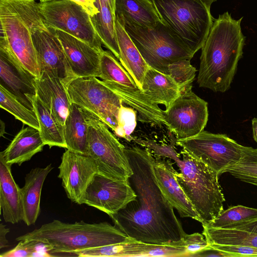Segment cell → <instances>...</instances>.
Wrapping results in <instances>:
<instances>
[{
  "label": "cell",
  "instance_id": "8d00e7d4",
  "mask_svg": "<svg viewBox=\"0 0 257 257\" xmlns=\"http://www.w3.org/2000/svg\"><path fill=\"white\" fill-rule=\"evenodd\" d=\"M137 111L131 107L121 106L117 117V127L114 132L119 137L130 141L137 125Z\"/></svg>",
  "mask_w": 257,
  "mask_h": 257
},
{
  "label": "cell",
  "instance_id": "f1b7e54d",
  "mask_svg": "<svg viewBox=\"0 0 257 257\" xmlns=\"http://www.w3.org/2000/svg\"><path fill=\"white\" fill-rule=\"evenodd\" d=\"M98 13L91 20L102 45L119 60V51L115 29L114 13L104 0H95Z\"/></svg>",
  "mask_w": 257,
  "mask_h": 257
},
{
  "label": "cell",
  "instance_id": "60d3db41",
  "mask_svg": "<svg viewBox=\"0 0 257 257\" xmlns=\"http://www.w3.org/2000/svg\"><path fill=\"white\" fill-rule=\"evenodd\" d=\"M213 248L234 254L236 257H257V247L242 245L209 244Z\"/></svg>",
  "mask_w": 257,
  "mask_h": 257
},
{
  "label": "cell",
  "instance_id": "7bdbcfd3",
  "mask_svg": "<svg viewBox=\"0 0 257 257\" xmlns=\"http://www.w3.org/2000/svg\"><path fill=\"white\" fill-rule=\"evenodd\" d=\"M225 228H235L257 233V218L233 224Z\"/></svg>",
  "mask_w": 257,
  "mask_h": 257
},
{
  "label": "cell",
  "instance_id": "52a82bcc",
  "mask_svg": "<svg viewBox=\"0 0 257 257\" xmlns=\"http://www.w3.org/2000/svg\"><path fill=\"white\" fill-rule=\"evenodd\" d=\"M120 25L148 65L160 72L168 74L170 64L182 59L191 60L194 55L162 22L152 27L127 23Z\"/></svg>",
  "mask_w": 257,
  "mask_h": 257
},
{
  "label": "cell",
  "instance_id": "74e56055",
  "mask_svg": "<svg viewBox=\"0 0 257 257\" xmlns=\"http://www.w3.org/2000/svg\"><path fill=\"white\" fill-rule=\"evenodd\" d=\"M187 255L183 240L164 244H156L147 256H181Z\"/></svg>",
  "mask_w": 257,
  "mask_h": 257
},
{
  "label": "cell",
  "instance_id": "ab89813d",
  "mask_svg": "<svg viewBox=\"0 0 257 257\" xmlns=\"http://www.w3.org/2000/svg\"><path fill=\"white\" fill-rule=\"evenodd\" d=\"M204 236L203 234L194 233L191 234H186L182 238L187 250V256H190L193 254L206 248L209 245Z\"/></svg>",
  "mask_w": 257,
  "mask_h": 257
},
{
  "label": "cell",
  "instance_id": "b9f144b4",
  "mask_svg": "<svg viewBox=\"0 0 257 257\" xmlns=\"http://www.w3.org/2000/svg\"><path fill=\"white\" fill-rule=\"evenodd\" d=\"M190 256L236 257L234 254L215 249L210 245Z\"/></svg>",
  "mask_w": 257,
  "mask_h": 257
},
{
  "label": "cell",
  "instance_id": "83f0119b",
  "mask_svg": "<svg viewBox=\"0 0 257 257\" xmlns=\"http://www.w3.org/2000/svg\"><path fill=\"white\" fill-rule=\"evenodd\" d=\"M32 102L39 123L40 133L45 145L50 148L56 146L66 148L64 125L37 95Z\"/></svg>",
  "mask_w": 257,
  "mask_h": 257
},
{
  "label": "cell",
  "instance_id": "1f68e13d",
  "mask_svg": "<svg viewBox=\"0 0 257 257\" xmlns=\"http://www.w3.org/2000/svg\"><path fill=\"white\" fill-rule=\"evenodd\" d=\"M102 81L115 83L131 88L138 87L135 81L110 51L101 53L100 75Z\"/></svg>",
  "mask_w": 257,
  "mask_h": 257
},
{
  "label": "cell",
  "instance_id": "5b68a950",
  "mask_svg": "<svg viewBox=\"0 0 257 257\" xmlns=\"http://www.w3.org/2000/svg\"><path fill=\"white\" fill-rule=\"evenodd\" d=\"M1 36L23 66L36 78L41 72L32 32L47 27L34 0H0Z\"/></svg>",
  "mask_w": 257,
  "mask_h": 257
},
{
  "label": "cell",
  "instance_id": "277c9868",
  "mask_svg": "<svg viewBox=\"0 0 257 257\" xmlns=\"http://www.w3.org/2000/svg\"><path fill=\"white\" fill-rule=\"evenodd\" d=\"M16 239L33 240L47 244L52 256L55 253L68 255L75 251L135 240L107 222L88 223L80 221L69 223L58 220L44 224Z\"/></svg>",
  "mask_w": 257,
  "mask_h": 257
},
{
  "label": "cell",
  "instance_id": "836d02e7",
  "mask_svg": "<svg viewBox=\"0 0 257 257\" xmlns=\"http://www.w3.org/2000/svg\"><path fill=\"white\" fill-rule=\"evenodd\" d=\"M234 177L257 186V148L244 146L243 155L240 161L225 169Z\"/></svg>",
  "mask_w": 257,
  "mask_h": 257
},
{
  "label": "cell",
  "instance_id": "cb8c5ba5",
  "mask_svg": "<svg viewBox=\"0 0 257 257\" xmlns=\"http://www.w3.org/2000/svg\"><path fill=\"white\" fill-rule=\"evenodd\" d=\"M45 145L39 130L28 125L23 127L0 154L8 164L21 166L41 152Z\"/></svg>",
  "mask_w": 257,
  "mask_h": 257
},
{
  "label": "cell",
  "instance_id": "484cf974",
  "mask_svg": "<svg viewBox=\"0 0 257 257\" xmlns=\"http://www.w3.org/2000/svg\"><path fill=\"white\" fill-rule=\"evenodd\" d=\"M114 17L120 24L127 23L143 27L161 22L151 0H115Z\"/></svg>",
  "mask_w": 257,
  "mask_h": 257
},
{
  "label": "cell",
  "instance_id": "ac0fdd59",
  "mask_svg": "<svg viewBox=\"0 0 257 257\" xmlns=\"http://www.w3.org/2000/svg\"><path fill=\"white\" fill-rule=\"evenodd\" d=\"M154 169L158 185L164 195L181 217H189L200 223L201 220L177 182L173 164L164 158H156Z\"/></svg>",
  "mask_w": 257,
  "mask_h": 257
},
{
  "label": "cell",
  "instance_id": "3957f363",
  "mask_svg": "<svg viewBox=\"0 0 257 257\" xmlns=\"http://www.w3.org/2000/svg\"><path fill=\"white\" fill-rule=\"evenodd\" d=\"M140 143L159 157L169 158L176 163L180 172L175 171V179L199 215L202 225L223 210L225 199L215 171L183 149L181 159L171 146L152 141H141Z\"/></svg>",
  "mask_w": 257,
  "mask_h": 257
},
{
  "label": "cell",
  "instance_id": "d6986e66",
  "mask_svg": "<svg viewBox=\"0 0 257 257\" xmlns=\"http://www.w3.org/2000/svg\"><path fill=\"white\" fill-rule=\"evenodd\" d=\"M35 87L36 95L64 125L71 102L61 80L50 72L43 71L36 78Z\"/></svg>",
  "mask_w": 257,
  "mask_h": 257
},
{
  "label": "cell",
  "instance_id": "4fadbf2b",
  "mask_svg": "<svg viewBox=\"0 0 257 257\" xmlns=\"http://www.w3.org/2000/svg\"><path fill=\"white\" fill-rule=\"evenodd\" d=\"M136 197L128 180H114L97 173L85 191L82 204L94 207L110 216Z\"/></svg>",
  "mask_w": 257,
  "mask_h": 257
},
{
  "label": "cell",
  "instance_id": "4dcf8cb0",
  "mask_svg": "<svg viewBox=\"0 0 257 257\" xmlns=\"http://www.w3.org/2000/svg\"><path fill=\"white\" fill-rule=\"evenodd\" d=\"M202 226V234L209 244L242 245L257 247V233L235 228Z\"/></svg>",
  "mask_w": 257,
  "mask_h": 257
},
{
  "label": "cell",
  "instance_id": "603a6c76",
  "mask_svg": "<svg viewBox=\"0 0 257 257\" xmlns=\"http://www.w3.org/2000/svg\"><path fill=\"white\" fill-rule=\"evenodd\" d=\"M53 169L51 164L45 168L37 167L31 169L25 176V184L21 189L23 209V221L28 226L35 224L39 217L43 184Z\"/></svg>",
  "mask_w": 257,
  "mask_h": 257
},
{
  "label": "cell",
  "instance_id": "f546056e",
  "mask_svg": "<svg viewBox=\"0 0 257 257\" xmlns=\"http://www.w3.org/2000/svg\"><path fill=\"white\" fill-rule=\"evenodd\" d=\"M156 245L134 240L75 251L70 254L79 257L147 256Z\"/></svg>",
  "mask_w": 257,
  "mask_h": 257
},
{
  "label": "cell",
  "instance_id": "ee69618b",
  "mask_svg": "<svg viewBox=\"0 0 257 257\" xmlns=\"http://www.w3.org/2000/svg\"><path fill=\"white\" fill-rule=\"evenodd\" d=\"M81 6L93 17L98 13V9L95 6V0H71Z\"/></svg>",
  "mask_w": 257,
  "mask_h": 257
},
{
  "label": "cell",
  "instance_id": "8fae6325",
  "mask_svg": "<svg viewBox=\"0 0 257 257\" xmlns=\"http://www.w3.org/2000/svg\"><path fill=\"white\" fill-rule=\"evenodd\" d=\"M176 143L215 171L218 176L240 161L244 147L225 134L205 131L193 137L177 140Z\"/></svg>",
  "mask_w": 257,
  "mask_h": 257
},
{
  "label": "cell",
  "instance_id": "ba28073f",
  "mask_svg": "<svg viewBox=\"0 0 257 257\" xmlns=\"http://www.w3.org/2000/svg\"><path fill=\"white\" fill-rule=\"evenodd\" d=\"M83 109L88 125L87 155L94 161L97 173L112 179L127 180L133 172L125 148L103 122Z\"/></svg>",
  "mask_w": 257,
  "mask_h": 257
},
{
  "label": "cell",
  "instance_id": "4316f807",
  "mask_svg": "<svg viewBox=\"0 0 257 257\" xmlns=\"http://www.w3.org/2000/svg\"><path fill=\"white\" fill-rule=\"evenodd\" d=\"M64 126L66 149L87 155L88 125L84 110L71 103Z\"/></svg>",
  "mask_w": 257,
  "mask_h": 257
},
{
  "label": "cell",
  "instance_id": "9c48e42d",
  "mask_svg": "<svg viewBox=\"0 0 257 257\" xmlns=\"http://www.w3.org/2000/svg\"><path fill=\"white\" fill-rule=\"evenodd\" d=\"M65 87L71 103L88 111L114 132L122 101L96 77H75Z\"/></svg>",
  "mask_w": 257,
  "mask_h": 257
},
{
  "label": "cell",
  "instance_id": "7a4b0ae2",
  "mask_svg": "<svg viewBox=\"0 0 257 257\" xmlns=\"http://www.w3.org/2000/svg\"><path fill=\"white\" fill-rule=\"evenodd\" d=\"M242 18L234 19L227 12L213 21L201 48L197 81L199 87L221 92L229 89L243 54Z\"/></svg>",
  "mask_w": 257,
  "mask_h": 257
},
{
  "label": "cell",
  "instance_id": "9a60e30c",
  "mask_svg": "<svg viewBox=\"0 0 257 257\" xmlns=\"http://www.w3.org/2000/svg\"><path fill=\"white\" fill-rule=\"evenodd\" d=\"M58 178L62 180L67 197L72 202L82 204L85 191L98 172L94 161L88 155L67 150L58 167Z\"/></svg>",
  "mask_w": 257,
  "mask_h": 257
},
{
  "label": "cell",
  "instance_id": "ffe728a7",
  "mask_svg": "<svg viewBox=\"0 0 257 257\" xmlns=\"http://www.w3.org/2000/svg\"><path fill=\"white\" fill-rule=\"evenodd\" d=\"M12 165L0 154V206L6 222L12 224L23 221L21 189L14 179Z\"/></svg>",
  "mask_w": 257,
  "mask_h": 257
},
{
  "label": "cell",
  "instance_id": "6da1fadb",
  "mask_svg": "<svg viewBox=\"0 0 257 257\" xmlns=\"http://www.w3.org/2000/svg\"><path fill=\"white\" fill-rule=\"evenodd\" d=\"M125 153L133 172L127 180L136 197L109 216L114 225L137 241L164 244L181 240L186 233L158 185L155 158L139 147L125 148Z\"/></svg>",
  "mask_w": 257,
  "mask_h": 257
},
{
  "label": "cell",
  "instance_id": "2e32d148",
  "mask_svg": "<svg viewBox=\"0 0 257 257\" xmlns=\"http://www.w3.org/2000/svg\"><path fill=\"white\" fill-rule=\"evenodd\" d=\"M32 39L41 73L47 71L59 77L65 85L75 78L56 34V29L48 27L32 32Z\"/></svg>",
  "mask_w": 257,
  "mask_h": 257
},
{
  "label": "cell",
  "instance_id": "44dd1931",
  "mask_svg": "<svg viewBox=\"0 0 257 257\" xmlns=\"http://www.w3.org/2000/svg\"><path fill=\"white\" fill-rule=\"evenodd\" d=\"M103 82L119 96L123 103L138 112V119L140 121L154 126L165 125L167 127L165 110L153 105L147 99L142 90L138 87H124L115 83Z\"/></svg>",
  "mask_w": 257,
  "mask_h": 257
},
{
  "label": "cell",
  "instance_id": "d6a6232c",
  "mask_svg": "<svg viewBox=\"0 0 257 257\" xmlns=\"http://www.w3.org/2000/svg\"><path fill=\"white\" fill-rule=\"evenodd\" d=\"M0 106L23 123L40 130L34 110L26 107L2 85H0Z\"/></svg>",
  "mask_w": 257,
  "mask_h": 257
},
{
  "label": "cell",
  "instance_id": "e575fe53",
  "mask_svg": "<svg viewBox=\"0 0 257 257\" xmlns=\"http://www.w3.org/2000/svg\"><path fill=\"white\" fill-rule=\"evenodd\" d=\"M255 218H257V209L237 205L223 210L210 222L202 226L215 228H225L233 224Z\"/></svg>",
  "mask_w": 257,
  "mask_h": 257
},
{
  "label": "cell",
  "instance_id": "7c38bea8",
  "mask_svg": "<svg viewBox=\"0 0 257 257\" xmlns=\"http://www.w3.org/2000/svg\"><path fill=\"white\" fill-rule=\"evenodd\" d=\"M165 112L167 127L177 140L197 135L204 131L208 119L207 102L192 90L181 93Z\"/></svg>",
  "mask_w": 257,
  "mask_h": 257
},
{
  "label": "cell",
  "instance_id": "5bb4252c",
  "mask_svg": "<svg viewBox=\"0 0 257 257\" xmlns=\"http://www.w3.org/2000/svg\"><path fill=\"white\" fill-rule=\"evenodd\" d=\"M0 85L12 93L24 105L34 110L36 95V77L22 64L6 40L0 37Z\"/></svg>",
  "mask_w": 257,
  "mask_h": 257
},
{
  "label": "cell",
  "instance_id": "7402d4cb",
  "mask_svg": "<svg viewBox=\"0 0 257 257\" xmlns=\"http://www.w3.org/2000/svg\"><path fill=\"white\" fill-rule=\"evenodd\" d=\"M142 90L151 103L156 106L163 105L165 110H167L181 95L178 84L169 75L151 67L145 74Z\"/></svg>",
  "mask_w": 257,
  "mask_h": 257
},
{
  "label": "cell",
  "instance_id": "30bf717a",
  "mask_svg": "<svg viewBox=\"0 0 257 257\" xmlns=\"http://www.w3.org/2000/svg\"><path fill=\"white\" fill-rule=\"evenodd\" d=\"M39 9L47 26L68 33L101 53L104 51L90 15L81 6L71 0H53L40 2Z\"/></svg>",
  "mask_w": 257,
  "mask_h": 257
},
{
  "label": "cell",
  "instance_id": "bcb514c9",
  "mask_svg": "<svg viewBox=\"0 0 257 257\" xmlns=\"http://www.w3.org/2000/svg\"><path fill=\"white\" fill-rule=\"evenodd\" d=\"M252 129L253 139L257 143V117L252 119Z\"/></svg>",
  "mask_w": 257,
  "mask_h": 257
},
{
  "label": "cell",
  "instance_id": "e0dca14e",
  "mask_svg": "<svg viewBox=\"0 0 257 257\" xmlns=\"http://www.w3.org/2000/svg\"><path fill=\"white\" fill-rule=\"evenodd\" d=\"M56 34L74 77H99L101 52L85 42L60 30Z\"/></svg>",
  "mask_w": 257,
  "mask_h": 257
},
{
  "label": "cell",
  "instance_id": "7dc6e473",
  "mask_svg": "<svg viewBox=\"0 0 257 257\" xmlns=\"http://www.w3.org/2000/svg\"><path fill=\"white\" fill-rule=\"evenodd\" d=\"M208 6H211V4L217 0H202Z\"/></svg>",
  "mask_w": 257,
  "mask_h": 257
},
{
  "label": "cell",
  "instance_id": "d4e9b609",
  "mask_svg": "<svg viewBox=\"0 0 257 257\" xmlns=\"http://www.w3.org/2000/svg\"><path fill=\"white\" fill-rule=\"evenodd\" d=\"M115 29L119 51V60L132 76L138 88L142 90L143 80L150 67L142 57L123 27L116 20Z\"/></svg>",
  "mask_w": 257,
  "mask_h": 257
},
{
  "label": "cell",
  "instance_id": "f35d334b",
  "mask_svg": "<svg viewBox=\"0 0 257 257\" xmlns=\"http://www.w3.org/2000/svg\"><path fill=\"white\" fill-rule=\"evenodd\" d=\"M39 241L33 240H21L13 249L2 253L1 257H32L37 249Z\"/></svg>",
  "mask_w": 257,
  "mask_h": 257
},
{
  "label": "cell",
  "instance_id": "f6af8a7d",
  "mask_svg": "<svg viewBox=\"0 0 257 257\" xmlns=\"http://www.w3.org/2000/svg\"><path fill=\"white\" fill-rule=\"evenodd\" d=\"M9 231L10 229L1 223L0 224V249L8 246V240L6 238V235Z\"/></svg>",
  "mask_w": 257,
  "mask_h": 257
},
{
  "label": "cell",
  "instance_id": "d590c367",
  "mask_svg": "<svg viewBox=\"0 0 257 257\" xmlns=\"http://www.w3.org/2000/svg\"><path fill=\"white\" fill-rule=\"evenodd\" d=\"M196 72V68L192 65L189 59L177 61L168 66V75L178 84L181 94L192 90Z\"/></svg>",
  "mask_w": 257,
  "mask_h": 257
},
{
  "label": "cell",
  "instance_id": "c3c4849f",
  "mask_svg": "<svg viewBox=\"0 0 257 257\" xmlns=\"http://www.w3.org/2000/svg\"><path fill=\"white\" fill-rule=\"evenodd\" d=\"M53 1V0H40V2H49V1Z\"/></svg>",
  "mask_w": 257,
  "mask_h": 257
},
{
  "label": "cell",
  "instance_id": "8992f818",
  "mask_svg": "<svg viewBox=\"0 0 257 257\" xmlns=\"http://www.w3.org/2000/svg\"><path fill=\"white\" fill-rule=\"evenodd\" d=\"M162 22L194 55L204 45L213 23L202 0H151Z\"/></svg>",
  "mask_w": 257,
  "mask_h": 257
}]
</instances>
